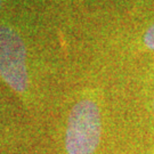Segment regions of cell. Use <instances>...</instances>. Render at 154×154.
Returning a JSON list of instances; mask_svg holds the SVG:
<instances>
[{"mask_svg":"<svg viewBox=\"0 0 154 154\" xmlns=\"http://www.w3.org/2000/svg\"><path fill=\"white\" fill-rule=\"evenodd\" d=\"M102 135V116L93 99H81L74 104L67 119L65 149L67 154H94Z\"/></svg>","mask_w":154,"mask_h":154,"instance_id":"obj_1","label":"cell"},{"mask_svg":"<svg viewBox=\"0 0 154 154\" xmlns=\"http://www.w3.org/2000/svg\"><path fill=\"white\" fill-rule=\"evenodd\" d=\"M0 77L17 93L28 89L25 46L20 34L7 25H0Z\"/></svg>","mask_w":154,"mask_h":154,"instance_id":"obj_2","label":"cell"},{"mask_svg":"<svg viewBox=\"0 0 154 154\" xmlns=\"http://www.w3.org/2000/svg\"><path fill=\"white\" fill-rule=\"evenodd\" d=\"M144 45L149 50H154V23L149 26L144 34Z\"/></svg>","mask_w":154,"mask_h":154,"instance_id":"obj_3","label":"cell"},{"mask_svg":"<svg viewBox=\"0 0 154 154\" xmlns=\"http://www.w3.org/2000/svg\"><path fill=\"white\" fill-rule=\"evenodd\" d=\"M0 6H1V0H0Z\"/></svg>","mask_w":154,"mask_h":154,"instance_id":"obj_4","label":"cell"},{"mask_svg":"<svg viewBox=\"0 0 154 154\" xmlns=\"http://www.w3.org/2000/svg\"><path fill=\"white\" fill-rule=\"evenodd\" d=\"M153 109H154V104H153Z\"/></svg>","mask_w":154,"mask_h":154,"instance_id":"obj_5","label":"cell"}]
</instances>
